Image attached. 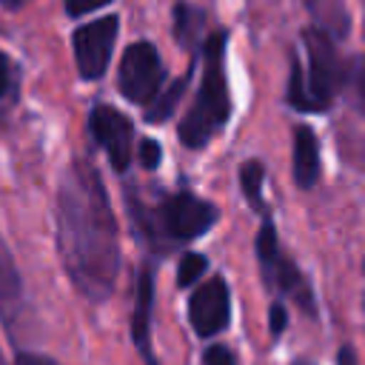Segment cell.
I'll return each instance as SVG.
<instances>
[{"label": "cell", "mask_w": 365, "mask_h": 365, "mask_svg": "<svg viewBox=\"0 0 365 365\" xmlns=\"http://www.w3.org/2000/svg\"><path fill=\"white\" fill-rule=\"evenodd\" d=\"M117 31H120V20L114 14L91 20L74 31V57H77V71L83 80H100L106 74Z\"/></svg>", "instance_id": "7"}, {"label": "cell", "mask_w": 365, "mask_h": 365, "mask_svg": "<svg viewBox=\"0 0 365 365\" xmlns=\"http://www.w3.org/2000/svg\"><path fill=\"white\" fill-rule=\"evenodd\" d=\"M20 297H23V279H20V271L14 265L9 245L0 237V308L9 311L11 305L20 302Z\"/></svg>", "instance_id": "13"}, {"label": "cell", "mask_w": 365, "mask_h": 365, "mask_svg": "<svg viewBox=\"0 0 365 365\" xmlns=\"http://www.w3.org/2000/svg\"><path fill=\"white\" fill-rule=\"evenodd\" d=\"M205 29V14L191 6V3H177L174 9V34H177V43L185 46V48H194L200 34Z\"/></svg>", "instance_id": "14"}, {"label": "cell", "mask_w": 365, "mask_h": 365, "mask_svg": "<svg viewBox=\"0 0 365 365\" xmlns=\"http://www.w3.org/2000/svg\"><path fill=\"white\" fill-rule=\"evenodd\" d=\"M268 325H271V334L274 336H279L282 331H285V325H288V314H285V305L282 302H274L271 305V311H268Z\"/></svg>", "instance_id": "22"}, {"label": "cell", "mask_w": 365, "mask_h": 365, "mask_svg": "<svg viewBox=\"0 0 365 365\" xmlns=\"http://www.w3.org/2000/svg\"><path fill=\"white\" fill-rule=\"evenodd\" d=\"M288 103L297 111H311L308 108V94H305V80H302V63L294 57L291 60V74H288Z\"/></svg>", "instance_id": "17"}, {"label": "cell", "mask_w": 365, "mask_h": 365, "mask_svg": "<svg viewBox=\"0 0 365 365\" xmlns=\"http://www.w3.org/2000/svg\"><path fill=\"white\" fill-rule=\"evenodd\" d=\"M308 11L314 14L317 26L325 29L331 37H345L351 29V17L345 9V0H305Z\"/></svg>", "instance_id": "12"}, {"label": "cell", "mask_w": 365, "mask_h": 365, "mask_svg": "<svg viewBox=\"0 0 365 365\" xmlns=\"http://www.w3.org/2000/svg\"><path fill=\"white\" fill-rule=\"evenodd\" d=\"M106 3H111V0H66V11L68 14H86V11H94V9H103Z\"/></svg>", "instance_id": "23"}, {"label": "cell", "mask_w": 365, "mask_h": 365, "mask_svg": "<svg viewBox=\"0 0 365 365\" xmlns=\"http://www.w3.org/2000/svg\"><path fill=\"white\" fill-rule=\"evenodd\" d=\"M262 180H265V165L259 160H245L240 165V188L248 200L251 208L265 211V200H262Z\"/></svg>", "instance_id": "16"}, {"label": "cell", "mask_w": 365, "mask_h": 365, "mask_svg": "<svg viewBox=\"0 0 365 365\" xmlns=\"http://www.w3.org/2000/svg\"><path fill=\"white\" fill-rule=\"evenodd\" d=\"M222 57H225V31H214L205 40V71H202L197 97L177 131L185 148L208 145L231 117V97H228Z\"/></svg>", "instance_id": "3"}, {"label": "cell", "mask_w": 365, "mask_h": 365, "mask_svg": "<svg viewBox=\"0 0 365 365\" xmlns=\"http://www.w3.org/2000/svg\"><path fill=\"white\" fill-rule=\"evenodd\" d=\"M351 83H354V100H356V108L365 114V57L356 63L354 74H351Z\"/></svg>", "instance_id": "21"}, {"label": "cell", "mask_w": 365, "mask_h": 365, "mask_svg": "<svg viewBox=\"0 0 365 365\" xmlns=\"http://www.w3.org/2000/svg\"><path fill=\"white\" fill-rule=\"evenodd\" d=\"M319 140L311 125L294 128V182L299 188H314L319 180Z\"/></svg>", "instance_id": "11"}, {"label": "cell", "mask_w": 365, "mask_h": 365, "mask_svg": "<svg viewBox=\"0 0 365 365\" xmlns=\"http://www.w3.org/2000/svg\"><path fill=\"white\" fill-rule=\"evenodd\" d=\"M202 362L205 365H237V356L225 345H208L202 354Z\"/></svg>", "instance_id": "20"}, {"label": "cell", "mask_w": 365, "mask_h": 365, "mask_svg": "<svg viewBox=\"0 0 365 365\" xmlns=\"http://www.w3.org/2000/svg\"><path fill=\"white\" fill-rule=\"evenodd\" d=\"M291 365H314V362H311V359H294Z\"/></svg>", "instance_id": "28"}, {"label": "cell", "mask_w": 365, "mask_h": 365, "mask_svg": "<svg viewBox=\"0 0 365 365\" xmlns=\"http://www.w3.org/2000/svg\"><path fill=\"white\" fill-rule=\"evenodd\" d=\"M302 43H305V54H308V68H302L308 108L325 111L334 103L336 91L345 86L348 68H345V63L334 46V37L325 29H319V26L305 29Z\"/></svg>", "instance_id": "4"}, {"label": "cell", "mask_w": 365, "mask_h": 365, "mask_svg": "<svg viewBox=\"0 0 365 365\" xmlns=\"http://www.w3.org/2000/svg\"><path fill=\"white\" fill-rule=\"evenodd\" d=\"M57 251L71 285L103 302L120 274V228L100 171L77 157L57 188Z\"/></svg>", "instance_id": "1"}, {"label": "cell", "mask_w": 365, "mask_h": 365, "mask_svg": "<svg viewBox=\"0 0 365 365\" xmlns=\"http://www.w3.org/2000/svg\"><path fill=\"white\" fill-rule=\"evenodd\" d=\"M151 311H154V268L145 262L137 274V288H134V314H131V339L137 351L143 354L145 365H157L151 354Z\"/></svg>", "instance_id": "10"}, {"label": "cell", "mask_w": 365, "mask_h": 365, "mask_svg": "<svg viewBox=\"0 0 365 365\" xmlns=\"http://www.w3.org/2000/svg\"><path fill=\"white\" fill-rule=\"evenodd\" d=\"M188 322L197 336L208 339L228 328L231 322V294L222 277H211L188 297Z\"/></svg>", "instance_id": "8"}, {"label": "cell", "mask_w": 365, "mask_h": 365, "mask_svg": "<svg viewBox=\"0 0 365 365\" xmlns=\"http://www.w3.org/2000/svg\"><path fill=\"white\" fill-rule=\"evenodd\" d=\"M14 365H60V362H57V359H51V356H46V354H31V351H23V354H17Z\"/></svg>", "instance_id": "24"}, {"label": "cell", "mask_w": 365, "mask_h": 365, "mask_svg": "<svg viewBox=\"0 0 365 365\" xmlns=\"http://www.w3.org/2000/svg\"><path fill=\"white\" fill-rule=\"evenodd\" d=\"M163 80H165V66L160 63L157 48L145 40L131 43L125 48V54L120 60V71H117V86H120L123 97L145 106L163 88Z\"/></svg>", "instance_id": "6"}, {"label": "cell", "mask_w": 365, "mask_h": 365, "mask_svg": "<svg viewBox=\"0 0 365 365\" xmlns=\"http://www.w3.org/2000/svg\"><path fill=\"white\" fill-rule=\"evenodd\" d=\"M257 259H259V271H262V279L271 291L282 294V297H291L308 317L317 314V302H314V291H311V282L305 279V274L297 268V262L282 254L279 248V237H277V228L274 222L265 217L259 231H257Z\"/></svg>", "instance_id": "5"}, {"label": "cell", "mask_w": 365, "mask_h": 365, "mask_svg": "<svg viewBox=\"0 0 365 365\" xmlns=\"http://www.w3.org/2000/svg\"><path fill=\"white\" fill-rule=\"evenodd\" d=\"M6 9H23L26 3H31V0H0Z\"/></svg>", "instance_id": "27"}, {"label": "cell", "mask_w": 365, "mask_h": 365, "mask_svg": "<svg viewBox=\"0 0 365 365\" xmlns=\"http://www.w3.org/2000/svg\"><path fill=\"white\" fill-rule=\"evenodd\" d=\"M137 160H140L143 168L154 171V168L160 165V160H163V148H160V143L151 140V137H143L140 145H137Z\"/></svg>", "instance_id": "19"}, {"label": "cell", "mask_w": 365, "mask_h": 365, "mask_svg": "<svg viewBox=\"0 0 365 365\" xmlns=\"http://www.w3.org/2000/svg\"><path fill=\"white\" fill-rule=\"evenodd\" d=\"M336 365H356V351L351 345H342L336 351Z\"/></svg>", "instance_id": "26"}, {"label": "cell", "mask_w": 365, "mask_h": 365, "mask_svg": "<svg viewBox=\"0 0 365 365\" xmlns=\"http://www.w3.org/2000/svg\"><path fill=\"white\" fill-rule=\"evenodd\" d=\"M88 131L97 140V145L108 154V163L117 171H125L131 163V145H134L131 120L111 106H94L88 114Z\"/></svg>", "instance_id": "9"}, {"label": "cell", "mask_w": 365, "mask_h": 365, "mask_svg": "<svg viewBox=\"0 0 365 365\" xmlns=\"http://www.w3.org/2000/svg\"><path fill=\"white\" fill-rule=\"evenodd\" d=\"M205 268H208V259H205L202 254H185V257L180 259V268H177V285H180V288L194 285V279H197L200 274H205Z\"/></svg>", "instance_id": "18"}, {"label": "cell", "mask_w": 365, "mask_h": 365, "mask_svg": "<svg viewBox=\"0 0 365 365\" xmlns=\"http://www.w3.org/2000/svg\"><path fill=\"white\" fill-rule=\"evenodd\" d=\"M9 88H11V63H9V57L0 51V97H6Z\"/></svg>", "instance_id": "25"}, {"label": "cell", "mask_w": 365, "mask_h": 365, "mask_svg": "<svg viewBox=\"0 0 365 365\" xmlns=\"http://www.w3.org/2000/svg\"><path fill=\"white\" fill-rule=\"evenodd\" d=\"M185 86H188V74H182L180 80H174L165 91L160 88L157 97L151 103H145V123H163V120H168L174 114V108H177Z\"/></svg>", "instance_id": "15"}, {"label": "cell", "mask_w": 365, "mask_h": 365, "mask_svg": "<svg viewBox=\"0 0 365 365\" xmlns=\"http://www.w3.org/2000/svg\"><path fill=\"white\" fill-rule=\"evenodd\" d=\"M125 205H128V217L134 222V234L148 248H154L160 254H168L174 245L202 237L220 220L217 205H211L208 200H200L188 191L165 194V197H160L157 205H145L128 188Z\"/></svg>", "instance_id": "2"}, {"label": "cell", "mask_w": 365, "mask_h": 365, "mask_svg": "<svg viewBox=\"0 0 365 365\" xmlns=\"http://www.w3.org/2000/svg\"><path fill=\"white\" fill-rule=\"evenodd\" d=\"M0 365H6V362H3V354H0Z\"/></svg>", "instance_id": "29"}]
</instances>
